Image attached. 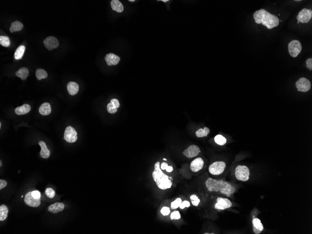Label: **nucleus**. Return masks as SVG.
Segmentation results:
<instances>
[{"label":"nucleus","instance_id":"f257e3e1","mask_svg":"<svg viewBox=\"0 0 312 234\" xmlns=\"http://www.w3.org/2000/svg\"><path fill=\"white\" fill-rule=\"evenodd\" d=\"M206 188L209 192H220L222 194L230 197L231 194L236 191L235 187L231 184L221 179H213L209 178L205 182Z\"/></svg>","mask_w":312,"mask_h":234},{"label":"nucleus","instance_id":"f03ea898","mask_svg":"<svg viewBox=\"0 0 312 234\" xmlns=\"http://www.w3.org/2000/svg\"><path fill=\"white\" fill-rule=\"evenodd\" d=\"M253 18L257 24H262L267 29H272L280 24V19L276 15L270 13L264 9L256 11L253 14Z\"/></svg>","mask_w":312,"mask_h":234},{"label":"nucleus","instance_id":"7ed1b4c3","mask_svg":"<svg viewBox=\"0 0 312 234\" xmlns=\"http://www.w3.org/2000/svg\"><path fill=\"white\" fill-rule=\"evenodd\" d=\"M152 177L158 187L160 189L166 190L171 188L172 185V182L169 179L168 176L166 175L160 168L159 162H157L154 165Z\"/></svg>","mask_w":312,"mask_h":234},{"label":"nucleus","instance_id":"20e7f679","mask_svg":"<svg viewBox=\"0 0 312 234\" xmlns=\"http://www.w3.org/2000/svg\"><path fill=\"white\" fill-rule=\"evenodd\" d=\"M235 175L238 181H247L249 179L250 170L245 165H238L235 169Z\"/></svg>","mask_w":312,"mask_h":234},{"label":"nucleus","instance_id":"39448f33","mask_svg":"<svg viewBox=\"0 0 312 234\" xmlns=\"http://www.w3.org/2000/svg\"><path fill=\"white\" fill-rule=\"evenodd\" d=\"M288 52L292 57H296L302 51L301 42L297 40H293L289 43L288 45Z\"/></svg>","mask_w":312,"mask_h":234},{"label":"nucleus","instance_id":"423d86ee","mask_svg":"<svg viewBox=\"0 0 312 234\" xmlns=\"http://www.w3.org/2000/svg\"><path fill=\"white\" fill-rule=\"evenodd\" d=\"M226 163L223 161H217L210 165L209 171L212 175H219L223 173L226 168Z\"/></svg>","mask_w":312,"mask_h":234},{"label":"nucleus","instance_id":"0eeeda50","mask_svg":"<svg viewBox=\"0 0 312 234\" xmlns=\"http://www.w3.org/2000/svg\"><path fill=\"white\" fill-rule=\"evenodd\" d=\"M296 87L299 92H308L311 88V84L309 79L306 78L302 77L298 79L296 82Z\"/></svg>","mask_w":312,"mask_h":234},{"label":"nucleus","instance_id":"6e6552de","mask_svg":"<svg viewBox=\"0 0 312 234\" xmlns=\"http://www.w3.org/2000/svg\"><path fill=\"white\" fill-rule=\"evenodd\" d=\"M312 17V10L307 9H303L301 11L297 16L298 22L302 23H307L310 21Z\"/></svg>","mask_w":312,"mask_h":234},{"label":"nucleus","instance_id":"1a4fd4ad","mask_svg":"<svg viewBox=\"0 0 312 234\" xmlns=\"http://www.w3.org/2000/svg\"><path fill=\"white\" fill-rule=\"evenodd\" d=\"M64 138L67 142L73 143L77 140V133L72 126H68L65 131Z\"/></svg>","mask_w":312,"mask_h":234},{"label":"nucleus","instance_id":"9d476101","mask_svg":"<svg viewBox=\"0 0 312 234\" xmlns=\"http://www.w3.org/2000/svg\"><path fill=\"white\" fill-rule=\"evenodd\" d=\"M200 152V147L197 145H191L183 151L182 153L188 159H192L197 156Z\"/></svg>","mask_w":312,"mask_h":234},{"label":"nucleus","instance_id":"9b49d317","mask_svg":"<svg viewBox=\"0 0 312 234\" xmlns=\"http://www.w3.org/2000/svg\"><path fill=\"white\" fill-rule=\"evenodd\" d=\"M217 203L214 204V208L218 210H224L231 207L232 204L227 198L219 197L217 199Z\"/></svg>","mask_w":312,"mask_h":234},{"label":"nucleus","instance_id":"f8f14e48","mask_svg":"<svg viewBox=\"0 0 312 234\" xmlns=\"http://www.w3.org/2000/svg\"><path fill=\"white\" fill-rule=\"evenodd\" d=\"M24 202L30 207H38L41 204V199H36L33 197L32 192H29L25 195L24 199Z\"/></svg>","mask_w":312,"mask_h":234},{"label":"nucleus","instance_id":"ddd939ff","mask_svg":"<svg viewBox=\"0 0 312 234\" xmlns=\"http://www.w3.org/2000/svg\"><path fill=\"white\" fill-rule=\"evenodd\" d=\"M204 164V162L203 159L199 157L192 161L190 165V169L192 172H197L203 169Z\"/></svg>","mask_w":312,"mask_h":234},{"label":"nucleus","instance_id":"4468645a","mask_svg":"<svg viewBox=\"0 0 312 234\" xmlns=\"http://www.w3.org/2000/svg\"><path fill=\"white\" fill-rule=\"evenodd\" d=\"M44 44L46 49L49 51L58 47L59 46V42L56 37L53 36H50L46 37L44 41Z\"/></svg>","mask_w":312,"mask_h":234},{"label":"nucleus","instance_id":"2eb2a0df","mask_svg":"<svg viewBox=\"0 0 312 234\" xmlns=\"http://www.w3.org/2000/svg\"><path fill=\"white\" fill-rule=\"evenodd\" d=\"M105 60L108 66H116L120 62V58L118 56L116 55L115 54L110 53L107 54L105 57Z\"/></svg>","mask_w":312,"mask_h":234},{"label":"nucleus","instance_id":"dca6fc26","mask_svg":"<svg viewBox=\"0 0 312 234\" xmlns=\"http://www.w3.org/2000/svg\"><path fill=\"white\" fill-rule=\"evenodd\" d=\"M253 230L255 234H259L264 230V227L259 218H254L252 220Z\"/></svg>","mask_w":312,"mask_h":234},{"label":"nucleus","instance_id":"f3484780","mask_svg":"<svg viewBox=\"0 0 312 234\" xmlns=\"http://www.w3.org/2000/svg\"><path fill=\"white\" fill-rule=\"evenodd\" d=\"M65 205L63 203H55L51 205L48 207L49 212L53 214H57L61 212L64 209Z\"/></svg>","mask_w":312,"mask_h":234},{"label":"nucleus","instance_id":"a211bd4d","mask_svg":"<svg viewBox=\"0 0 312 234\" xmlns=\"http://www.w3.org/2000/svg\"><path fill=\"white\" fill-rule=\"evenodd\" d=\"M67 89L71 96H75L79 92V85L76 82L71 81L67 84Z\"/></svg>","mask_w":312,"mask_h":234},{"label":"nucleus","instance_id":"6ab92c4d","mask_svg":"<svg viewBox=\"0 0 312 234\" xmlns=\"http://www.w3.org/2000/svg\"><path fill=\"white\" fill-rule=\"evenodd\" d=\"M39 145L41 147V151L40 155L41 157L43 159H48L50 155V151L48 150L45 143L42 141H40L39 142Z\"/></svg>","mask_w":312,"mask_h":234},{"label":"nucleus","instance_id":"aec40b11","mask_svg":"<svg viewBox=\"0 0 312 234\" xmlns=\"http://www.w3.org/2000/svg\"><path fill=\"white\" fill-rule=\"evenodd\" d=\"M31 109V106L29 104H25L15 108V112L17 115H25L29 113Z\"/></svg>","mask_w":312,"mask_h":234},{"label":"nucleus","instance_id":"412c9836","mask_svg":"<svg viewBox=\"0 0 312 234\" xmlns=\"http://www.w3.org/2000/svg\"><path fill=\"white\" fill-rule=\"evenodd\" d=\"M38 111H39L40 114L43 116H47V115H50L52 112V109H51L50 103H48V102L43 103L39 108Z\"/></svg>","mask_w":312,"mask_h":234},{"label":"nucleus","instance_id":"4be33fe9","mask_svg":"<svg viewBox=\"0 0 312 234\" xmlns=\"http://www.w3.org/2000/svg\"><path fill=\"white\" fill-rule=\"evenodd\" d=\"M110 4L113 11H116L118 13H121L124 11V6L118 0H112Z\"/></svg>","mask_w":312,"mask_h":234},{"label":"nucleus","instance_id":"5701e85b","mask_svg":"<svg viewBox=\"0 0 312 234\" xmlns=\"http://www.w3.org/2000/svg\"><path fill=\"white\" fill-rule=\"evenodd\" d=\"M29 74V70L26 67L20 68L15 73V75L18 77L20 78L22 80H25Z\"/></svg>","mask_w":312,"mask_h":234},{"label":"nucleus","instance_id":"b1692460","mask_svg":"<svg viewBox=\"0 0 312 234\" xmlns=\"http://www.w3.org/2000/svg\"><path fill=\"white\" fill-rule=\"evenodd\" d=\"M23 27V24L20 22H19L18 21H15L11 23V25L10 27V31L11 33L19 32V31L22 30Z\"/></svg>","mask_w":312,"mask_h":234},{"label":"nucleus","instance_id":"393cba45","mask_svg":"<svg viewBox=\"0 0 312 234\" xmlns=\"http://www.w3.org/2000/svg\"><path fill=\"white\" fill-rule=\"evenodd\" d=\"M25 51V47L24 45H20L16 49L14 54L15 58L16 60L22 58L23 56Z\"/></svg>","mask_w":312,"mask_h":234},{"label":"nucleus","instance_id":"a878e982","mask_svg":"<svg viewBox=\"0 0 312 234\" xmlns=\"http://www.w3.org/2000/svg\"><path fill=\"white\" fill-rule=\"evenodd\" d=\"M8 207L5 205H2L0 206V221H3L7 219L8 217Z\"/></svg>","mask_w":312,"mask_h":234},{"label":"nucleus","instance_id":"bb28decb","mask_svg":"<svg viewBox=\"0 0 312 234\" xmlns=\"http://www.w3.org/2000/svg\"><path fill=\"white\" fill-rule=\"evenodd\" d=\"M210 133V130L208 127H204L203 129H200L196 132V135L197 138H201L206 137Z\"/></svg>","mask_w":312,"mask_h":234},{"label":"nucleus","instance_id":"cd10ccee","mask_svg":"<svg viewBox=\"0 0 312 234\" xmlns=\"http://www.w3.org/2000/svg\"><path fill=\"white\" fill-rule=\"evenodd\" d=\"M36 76L38 80H41L42 79H45L48 77L47 72L42 69H38L36 72Z\"/></svg>","mask_w":312,"mask_h":234},{"label":"nucleus","instance_id":"c85d7f7f","mask_svg":"<svg viewBox=\"0 0 312 234\" xmlns=\"http://www.w3.org/2000/svg\"><path fill=\"white\" fill-rule=\"evenodd\" d=\"M214 141L219 145H224L227 142V139L225 137L221 135H218L214 137Z\"/></svg>","mask_w":312,"mask_h":234},{"label":"nucleus","instance_id":"c756f323","mask_svg":"<svg viewBox=\"0 0 312 234\" xmlns=\"http://www.w3.org/2000/svg\"><path fill=\"white\" fill-rule=\"evenodd\" d=\"M0 44L4 47H8L11 45V41L8 36H0Z\"/></svg>","mask_w":312,"mask_h":234},{"label":"nucleus","instance_id":"7c9ffc66","mask_svg":"<svg viewBox=\"0 0 312 234\" xmlns=\"http://www.w3.org/2000/svg\"><path fill=\"white\" fill-rule=\"evenodd\" d=\"M182 202V201L181 198H177L175 201H173V202H172L171 203V209H177V208L179 207V206H180V205H181V203Z\"/></svg>","mask_w":312,"mask_h":234},{"label":"nucleus","instance_id":"2f4dec72","mask_svg":"<svg viewBox=\"0 0 312 234\" xmlns=\"http://www.w3.org/2000/svg\"><path fill=\"white\" fill-rule=\"evenodd\" d=\"M190 198L191 201L192 205L197 206L199 204L200 202V200L199 199L198 196L196 194H192V195H191Z\"/></svg>","mask_w":312,"mask_h":234},{"label":"nucleus","instance_id":"473e14b6","mask_svg":"<svg viewBox=\"0 0 312 234\" xmlns=\"http://www.w3.org/2000/svg\"><path fill=\"white\" fill-rule=\"evenodd\" d=\"M107 109L108 113L110 114H115L117 111V108L110 102L108 104L107 106Z\"/></svg>","mask_w":312,"mask_h":234},{"label":"nucleus","instance_id":"72a5a7b5","mask_svg":"<svg viewBox=\"0 0 312 234\" xmlns=\"http://www.w3.org/2000/svg\"><path fill=\"white\" fill-rule=\"evenodd\" d=\"M45 193L46 196L50 199L53 198L55 195V192L53 189L51 188H46Z\"/></svg>","mask_w":312,"mask_h":234},{"label":"nucleus","instance_id":"f704fd0d","mask_svg":"<svg viewBox=\"0 0 312 234\" xmlns=\"http://www.w3.org/2000/svg\"><path fill=\"white\" fill-rule=\"evenodd\" d=\"M171 219V220H173V219H175V220H179V219H180L181 218V215H180V213H179V211H173L172 213H171V215H170Z\"/></svg>","mask_w":312,"mask_h":234},{"label":"nucleus","instance_id":"c9c22d12","mask_svg":"<svg viewBox=\"0 0 312 234\" xmlns=\"http://www.w3.org/2000/svg\"><path fill=\"white\" fill-rule=\"evenodd\" d=\"M160 212L164 216H167L170 213V209L168 207L164 206V207H162Z\"/></svg>","mask_w":312,"mask_h":234},{"label":"nucleus","instance_id":"e433bc0d","mask_svg":"<svg viewBox=\"0 0 312 234\" xmlns=\"http://www.w3.org/2000/svg\"><path fill=\"white\" fill-rule=\"evenodd\" d=\"M190 206V203L188 201H184L181 203V205L179 206V208L181 209H184L185 207H188Z\"/></svg>","mask_w":312,"mask_h":234},{"label":"nucleus","instance_id":"4c0bfd02","mask_svg":"<svg viewBox=\"0 0 312 234\" xmlns=\"http://www.w3.org/2000/svg\"><path fill=\"white\" fill-rule=\"evenodd\" d=\"M110 103H112L117 108H119L120 107V103L119 100L116 99H113L110 100Z\"/></svg>","mask_w":312,"mask_h":234},{"label":"nucleus","instance_id":"58836bf2","mask_svg":"<svg viewBox=\"0 0 312 234\" xmlns=\"http://www.w3.org/2000/svg\"><path fill=\"white\" fill-rule=\"evenodd\" d=\"M32 194L34 198L36 199H40L41 198V193L38 191H33L32 192Z\"/></svg>","mask_w":312,"mask_h":234},{"label":"nucleus","instance_id":"ea45409f","mask_svg":"<svg viewBox=\"0 0 312 234\" xmlns=\"http://www.w3.org/2000/svg\"><path fill=\"white\" fill-rule=\"evenodd\" d=\"M306 67L311 71L312 70V58H309L306 60Z\"/></svg>","mask_w":312,"mask_h":234},{"label":"nucleus","instance_id":"a19ab883","mask_svg":"<svg viewBox=\"0 0 312 234\" xmlns=\"http://www.w3.org/2000/svg\"><path fill=\"white\" fill-rule=\"evenodd\" d=\"M7 185V182L6 181L2 180H0V190H2L4 187H6Z\"/></svg>","mask_w":312,"mask_h":234},{"label":"nucleus","instance_id":"79ce46f5","mask_svg":"<svg viewBox=\"0 0 312 234\" xmlns=\"http://www.w3.org/2000/svg\"><path fill=\"white\" fill-rule=\"evenodd\" d=\"M168 166V164L167 163L163 162L160 165V168L162 170H166Z\"/></svg>","mask_w":312,"mask_h":234},{"label":"nucleus","instance_id":"37998d69","mask_svg":"<svg viewBox=\"0 0 312 234\" xmlns=\"http://www.w3.org/2000/svg\"><path fill=\"white\" fill-rule=\"evenodd\" d=\"M166 170L167 172H171L173 171V168L171 166H168Z\"/></svg>","mask_w":312,"mask_h":234},{"label":"nucleus","instance_id":"c03bdc74","mask_svg":"<svg viewBox=\"0 0 312 234\" xmlns=\"http://www.w3.org/2000/svg\"><path fill=\"white\" fill-rule=\"evenodd\" d=\"M135 1V0H129V2H134Z\"/></svg>","mask_w":312,"mask_h":234},{"label":"nucleus","instance_id":"a18cd8bd","mask_svg":"<svg viewBox=\"0 0 312 234\" xmlns=\"http://www.w3.org/2000/svg\"><path fill=\"white\" fill-rule=\"evenodd\" d=\"M0 164H0V166H1H1H2V162L1 161L0 162Z\"/></svg>","mask_w":312,"mask_h":234},{"label":"nucleus","instance_id":"49530a36","mask_svg":"<svg viewBox=\"0 0 312 234\" xmlns=\"http://www.w3.org/2000/svg\"><path fill=\"white\" fill-rule=\"evenodd\" d=\"M163 160H164L167 161V159H163Z\"/></svg>","mask_w":312,"mask_h":234},{"label":"nucleus","instance_id":"de8ad7c7","mask_svg":"<svg viewBox=\"0 0 312 234\" xmlns=\"http://www.w3.org/2000/svg\"><path fill=\"white\" fill-rule=\"evenodd\" d=\"M295 2H300V1H301H301H296V0H295Z\"/></svg>","mask_w":312,"mask_h":234}]
</instances>
